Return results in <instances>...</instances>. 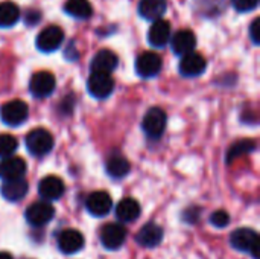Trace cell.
<instances>
[{
    "mask_svg": "<svg viewBox=\"0 0 260 259\" xmlns=\"http://www.w3.org/2000/svg\"><path fill=\"white\" fill-rule=\"evenodd\" d=\"M230 244L233 249L250 253L254 259H259V235L250 227H241L230 235Z\"/></svg>",
    "mask_w": 260,
    "mask_h": 259,
    "instance_id": "6da1fadb",
    "label": "cell"
},
{
    "mask_svg": "<svg viewBox=\"0 0 260 259\" xmlns=\"http://www.w3.org/2000/svg\"><path fill=\"white\" fill-rule=\"evenodd\" d=\"M53 136L46 128H34L26 136V148L35 157L49 154L53 148Z\"/></svg>",
    "mask_w": 260,
    "mask_h": 259,
    "instance_id": "7a4b0ae2",
    "label": "cell"
},
{
    "mask_svg": "<svg viewBox=\"0 0 260 259\" xmlns=\"http://www.w3.org/2000/svg\"><path fill=\"white\" fill-rule=\"evenodd\" d=\"M27 116H29V107L21 99H12L3 104L0 108V119L3 121V124L9 127L21 125L27 119Z\"/></svg>",
    "mask_w": 260,
    "mask_h": 259,
    "instance_id": "3957f363",
    "label": "cell"
},
{
    "mask_svg": "<svg viewBox=\"0 0 260 259\" xmlns=\"http://www.w3.org/2000/svg\"><path fill=\"white\" fill-rule=\"evenodd\" d=\"M166 124H168L166 111L161 110L160 107H152L146 111L142 122V128L148 137L158 139L166 130Z\"/></svg>",
    "mask_w": 260,
    "mask_h": 259,
    "instance_id": "277c9868",
    "label": "cell"
},
{
    "mask_svg": "<svg viewBox=\"0 0 260 259\" xmlns=\"http://www.w3.org/2000/svg\"><path fill=\"white\" fill-rule=\"evenodd\" d=\"M87 90L96 99L108 98L114 90V79L111 73L105 72H91L87 79Z\"/></svg>",
    "mask_w": 260,
    "mask_h": 259,
    "instance_id": "5b68a950",
    "label": "cell"
},
{
    "mask_svg": "<svg viewBox=\"0 0 260 259\" xmlns=\"http://www.w3.org/2000/svg\"><path fill=\"white\" fill-rule=\"evenodd\" d=\"M55 87H56V79L47 70L35 72L29 81V90H30L32 96H35L38 99L50 96L55 92Z\"/></svg>",
    "mask_w": 260,
    "mask_h": 259,
    "instance_id": "8992f818",
    "label": "cell"
},
{
    "mask_svg": "<svg viewBox=\"0 0 260 259\" xmlns=\"http://www.w3.org/2000/svg\"><path fill=\"white\" fill-rule=\"evenodd\" d=\"M64 41V32L59 26H55V24H50L47 27H44L38 35H37V40H35V46L38 50L41 52H53L56 50Z\"/></svg>",
    "mask_w": 260,
    "mask_h": 259,
    "instance_id": "52a82bcc",
    "label": "cell"
},
{
    "mask_svg": "<svg viewBox=\"0 0 260 259\" xmlns=\"http://www.w3.org/2000/svg\"><path fill=\"white\" fill-rule=\"evenodd\" d=\"M55 217V209L53 206L43 200V202H35L26 209V221L34 226V227H41L46 226L47 223L52 221Z\"/></svg>",
    "mask_w": 260,
    "mask_h": 259,
    "instance_id": "ba28073f",
    "label": "cell"
},
{
    "mask_svg": "<svg viewBox=\"0 0 260 259\" xmlns=\"http://www.w3.org/2000/svg\"><path fill=\"white\" fill-rule=\"evenodd\" d=\"M163 61L155 52H143L136 60V72L142 78H152L160 73Z\"/></svg>",
    "mask_w": 260,
    "mask_h": 259,
    "instance_id": "9c48e42d",
    "label": "cell"
},
{
    "mask_svg": "<svg viewBox=\"0 0 260 259\" xmlns=\"http://www.w3.org/2000/svg\"><path fill=\"white\" fill-rule=\"evenodd\" d=\"M126 241V229L122 224L110 223L101 232V243L107 250H117Z\"/></svg>",
    "mask_w": 260,
    "mask_h": 259,
    "instance_id": "30bf717a",
    "label": "cell"
},
{
    "mask_svg": "<svg viewBox=\"0 0 260 259\" xmlns=\"http://www.w3.org/2000/svg\"><path fill=\"white\" fill-rule=\"evenodd\" d=\"M85 209L93 217H105L113 209V200L108 192L96 191L91 192L85 200Z\"/></svg>",
    "mask_w": 260,
    "mask_h": 259,
    "instance_id": "8fae6325",
    "label": "cell"
},
{
    "mask_svg": "<svg viewBox=\"0 0 260 259\" xmlns=\"http://www.w3.org/2000/svg\"><path fill=\"white\" fill-rule=\"evenodd\" d=\"M206 67H207L206 58L195 50L181 55V61L178 66L180 73L183 76H200L201 73H204Z\"/></svg>",
    "mask_w": 260,
    "mask_h": 259,
    "instance_id": "7c38bea8",
    "label": "cell"
},
{
    "mask_svg": "<svg viewBox=\"0 0 260 259\" xmlns=\"http://www.w3.org/2000/svg\"><path fill=\"white\" fill-rule=\"evenodd\" d=\"M66 191L64 182L56 176H47L38 183V194L46 202H55L62 197Z\"/></svg>",
    "mask_w": 260,
    "mask_h": 259,
    "instance_id": "4fadbf2b",
    "label": "cell"
},
{
    "mask_svg": "<svg viewBox=\"0 0 260 259\" xmlns=\"http://www.w3.org/2000/svg\"><path fill=\"white\" fill-rule=\"evenodd\" d=\"M84 244H85L84 235L75 229L62 231L58 237V249L66 255H73L81 252L84 249Z\"/></svg>",
    "mask_w": 260,
    "mask_h": 259,
    "instance_id": "5bb4252c",
    "label": "cell"
},
{
    "mask_svg": "<svg viewBox=\"0 0 260 259\" xmlns=\"http://www.w3.org/2000/svg\"><path fill=\"white\" fill-rule=\"evenodd\" d=\"M163 227L157 223H148L145 224L140 232L136 235V241L146 249H154L163 241Z\"/></svg>",
    "mask_w": 260,
    "mask_h": 259,
    "instance_id": "9a60e30c",
    "label": "cell"
},
{
    "mask_svg": "<svg viewBox=\"0 0 260 259\" xmlns=\"http://www.w3.org/2000/svg\"><path fill=\"white\" fill-rule=\"evenodd\" d=\"M171 40V23L165 18L154 20L148 31V41L154 47H163Z\"/></svg>",
    "mask_w": 260,
    "mask_h": 259,
    "instance_id": "2e32d148",
    "label": "cell"
},
{
    "mask_svg": "<svg viewBox=\"0 0 260 259\" xmlns=\"http://www.w3.org/2000/svg\"><path fill=\"white\" fill-rule=\"evenodd\" d=\"M26 174V162L21 157L8 156L0 162V179L2 180H14L21 179Z\"/></svg>",
    "mask_w": 260,
    "mask_h": 259,
    "instance_id": "e0dca14e",
    "label": "cell"
},
{
    "mask_svg": "<svg viewBox=\"0 0 260 259\" xmlns=\"http://www.w3.org/2000/svg\"><path fill=\"white\" fill-rule=\"evenodd\" d=\"M27 189H29V185L21 177V179H14V180H3L0 192H2V197L8 202H20L26 197Z\"/></svg>",
    "mask_w": 260,
    "mask_h": 259,
    "instance_id": "ac0fdd59",
    "label": "cell"
},
{
    "mask_svg": "<svg viewBox=\"0 0 260 259\" xmlns=\"http://www.w3.org/2000/svg\"><path fill=\"white\" fill-rule=\"evenodd\" d=\"M171 46L175 55L189 53L197 46V37L190 29H181L175 32L174 37H171Z\"/></svg>",
    "mask_w": 260,
    "mask_h": 259,
    "instance_id": "d6986e66",
    "label": "cell"
},
{
    "mask_svg": "<svg viewBox=\"0 0 260 259\" xmlns=\"http://www.w3.org/2000/svg\"><path fill=\"white\" fill-rule=\"evenodd\" d=\"M117 64H119V56L110 49H102L93 56L90 67H91V72L111 73L113 70H116Z\"/></svg>",
    "mask_w": 260,
    "mask_h": 259,
    "instance_id": "ffe728a7",
    "label": "cell"
},
{
    "mask_svg": "<svg viewBox=\"0 0 260 259\" xmlns=\"http://www.w3.org/2000/svg\"><path fill=\"white\" fill-rule=\"evenodd\" d=\"M114 212H116V217H117L119 221L133 223V221H136L139 218V215L142 212V208H140L137 200L128 197V198H123V200H120L117 203Z\"/></svg>",
    "mask_w": 260,
    "mask_h": 259,
    "instance_id": "44dd1931",
    "label": "cell"
},
{
    "mask_svg": "<svg viewBox=\"0 0 260 259\" xmlns=\"http://www.w3.org/2000/svg\"><path fill=\"white\" fill-rule=\"evenodd\" d=\"M139 14L149 21L163 18L166 9H168V3L166 0H140L139 2Z\"/></svg>",
    "mask_w": 260,
    "mask_h": 259,
    "instance_id": "7402d4cb",
    "label": "cell"
},
{
    "mask_svg": "<svg viewBox=\"0 0 260 259\" xmlns=\"http://www.w3.org/2000/svg\"><path fill=\"white\" fill-rule=\"evenodd\" d=\"M107 172L110 177L113 179H123L125 176H128L129 169H131V165H129V160L120 154H114L111 157H108L107 160Z\"/></svg>",
    "mask_w": 260,
    "mask_h": 259,
    "instance_id": "603a6c76",
    "label": "cell"
},
{
    "mask_svg": "<svg viewBox=\"0 0 260 259\" xmlns=\"http://www.w3.org/2000/svg\"><path fill=\"white\" fill-rule=\"evenodd\" d=\"M64 11L69 15L75 18H81V20L90 18L93 14L91 3L88 0H67L64 5Z\"/></svg>",
    "mask_w": 260,
    "mask_h": 259,
    "instance_id": "cb8c5ba5",
    "label": "cell"
},
{
    "mask_svg": "<svg viewBox=\"0 0 260 259\" xmlns=\"http://www.w3.org/2000/svg\"><path fill=\"white\" fill-rule=\"evenodd\" d=\"M20 18V9L12 2H2L0 3V27H11Z\"/></svg>",
    "mask_w": 260,
    "mask_h": 259,
    "instance_id": "d4e9b609",
    "label": "cell"
},
{
    "mask_svg": "<svg viewBox=\"0 0 260 259\" xmlns=\"http://www.w3.org/2000/svg\"><path fill=\"white\" fill-rule=\"evenodd\" d=\"M254 148H256V142L254 140H251V139H242V140H239V142H236V143L232 145V148L227 153V162L232 163L239 156L248 154V153L254 151Z\"/></svg>",
    "mask_w": 260,
    "mask_h": 259,
    "instance_id": "484cf974",
    "label": "cell"
},
{
    "mask_svg": "<svg viewBox=\"0 0 260 259\" xmlns=\"http://www.w3.org/2000/svg\"><path fill=\"white\" fill-rule=\"evenodd\" d=\"M18 148V142L12 134H0V157L12 156L14 151Z\"/></svg>",
    "mask_w": 260,
    "mask_h": 259,
    "instance_id": "4316f807",
    "label": "cell"
},
{
    "mask_svg": "<svg viewBox=\"0 0 260 259\" xmlns=\"http://www.w3.org/2000/svg\"><path fill=\"white\" fill-rule=\"evenodd\" d=\"M210 223H212L215 227L222 229V227L229 226V223H230V215H229L225 211H216V212H213V214H212V217H210Z\"/></svg>",
    "mask_w": 260,
    "mask_h": 259,
    "instance_id": "83f0119b",
    "label": "cell"
},
{
    "mask_svg": "<svg viewBox=\"0 0 260 259\" xmlns=\"http://www.w3.org/2000/svg\"><path fill=\"white\" fill-rule=\"evenodd\" d=\"M232 5L238 12H250L257 8L259 0H232Z\"/></svg>",
    "mask_w": 260,
    "mask_h": 259,
    "instance_id": "f1b7e54d",
    "label": "cell"
},
{
    "mask_svg": "<svg viewBox=\"0 0 260 259\" xmlns=\"http://www.w3.org/2000/svg\"><path fill=\"white\" fill-rule=\"evenodd\" d=\"M260 18H256L253 23H251V26H250V37H251V40H253V43L254 44H259L260 43Z\"/></svg>",
    "mask_w": 260,
    "mask_h": 259,
    "instance_id": "f546056e",
    "label": "cell"
},
{
    "mask_svg": "<svg viewBox=\"0 0 260 259\" xmlns=\"http://www.w3.org/2000/svg\"><path fill=\"white\" fill-rule=\"evenodd\" d=\"M41 14L38 11H27V15H26V24H35L38 20H40Z\"/></svg>",
    "mask_w": 260,
    "mask_h": 259,
    "instance_id": "4dcf8cb0",
    "label": "cell"
},
{
    "mask_svg": "<svg viewBox=\"0 0 260 259\" xmlns=\"http://www.w3.org/2000/svg\"><path fill=\"white\" fill-rule=\"evenodd\" d=\"M0 259H14L8 252H0Z\"/></svg>",
    "mask_w": 260,
    "mask_h": 259,
    "instance_id": "1f68e13d",
    "label": "cell"
}]
</instances>
